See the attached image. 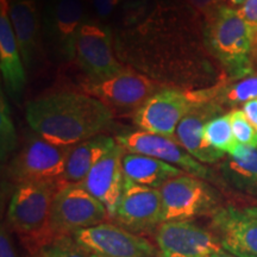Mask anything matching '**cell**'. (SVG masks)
<instances>
[{"mask_svg": "<svg viewBox=\"0 0 257 257\" xmlns=\"http://www.w3.org/2000/svg\"><path fill=\"white\" fill-rule=\"evenodd\" d=\"M257 99V75H248L233 83L213 86V100L221 106H234Z\"/></svg>", "mask_w": 257, "mask_h": 257, "instance_id": "obj_24", "label": "cell"}, {"mask_svg": "<svg viewBox=\"0 0 257 257\" xmlns=\"http://www.w3.org/2000/svg\"><path fill=\"white\" fill-rule=\"evenodd\" d=\"M125 149L117 143L96 165L93 167L81 185L107 208L110 217L115 210L123 194L125 176L123 157Z\"/></svg>", "mask_w": 257, "mask_h": 257, "instance_id": "obj_18", "label": "cell"}, {"mask_svg": "<svg viewBox=\"0 0 257 257\" xmlns=\"http://www.w3.org/2000/svg\"><path fill=\"white\" fill-rule=\"evenodd\" d=\"M162 197V223L189 220L202 214L214 213L216 192L202 179L182 174L168 180L160 188Z\"/></svg>", "mask_w": 257, "mask_h": 257, "instance_id": "obj_8", "label": "cell"}, {"mask_svg": "<svg viewBox=\"0 0 257 257\" xmlns=\"http://www.w3.org/2000/svg\"><path fill=\"white\" fill-rule=\"evenodd\" d=\"M115 146V140L102 134L73 146L60 179L61 184H81L93 167Z\"/></svg>", "mask_w": 257, "mask_h": 257, "instance_id": "obj_21", "label": "cell"}, {"mask_svg": "<svg viewBox=\"0 0 257 257\" xmlns=\"http://www.w3.org/2000/svg\"><path fill=\"white\" fill-rule=\"evenodd\" d=\"M115 220L134 233L148 232L162 224L160 189L146 187L125 179L123 194L115 210Z\"/></svg>", "mask_w": 257, "mask_h": 257, "instance_id": "obj_16", "label": "cell"}, {"mask_svg": "<svg viewBox=\"0 0 257 257\" xmlns=\"http://www.w3.org/2000/svg\"><path fill=\"white\" fill-rule=\"evenodd\" d=\"M124 0H92V8L99 22H106L112 18Z\"/></svg>", "mask_w": 257, "mask_h": 257, "instance_id": "obj_31", "label": "cell"}, {"mask_svg": "<svg viewBox=\"0 0 257 257\" xmlns=\"http://www.w3.org/2000/svg\"><path fill=\"white\" fill-rule=\"evenodd\" d=\"M36 257H89L72 236H60L41 246Z\"/></svg>", "mask_w": 257, "mask_h": 257, "instance_id": "obj_26", "label": "cell"}, {"mask_svg": "<svg viewBox=\"0 0 257 257\" xmlns=\"http://www.w3.org/2000/svg\"><path fill=\"white\" fill-rule=\"evenodd\" d=\"M210 87L182 89L163 87L133 114V121L141 131L160 135L175 141V131L182 118L199 102L210 101Z\"/></svg>", "mask_w": 257, "mask_h": 257, "instance_id": "obj_4", "label": "cell"}, {"mask_svg": "<svg viewBox=\"0 0 257 257\" xmlns=\"http://www.w3.org/2000/svg\"><path fill=\"white\" fill-rule=\"evenodd\" d=\"M10 19L25 66L31 67L40 55L43 21L35 0H10Z\"/></svg>", "mask_w": 257, "mask_h": 257, "instance_id": "obj_19", "label": "cell"}, {"mask_svg": "<svg viewBox=\"0 0 257 257\" xmlns=\"http://www.w3.org/2000/svg\"><path fill=\"white\" fill-rule=\"evenodd\" d=\"M156 243L159 257H211L220 248L211 231L191 220L162 223Z\"/></svg>", "mask_w": 257, "mask_h": 257, "instance_id": "obj_15", "label": "cell"}, {"mask_svg": "<svg viewBox=\"0 0 257 257\" xmlns=\"http://www.w3.org/2000/svg\"><path fill=\"white\" fill-rule=\"evenodd\" d=\"M75 61L86 82L104 81L125 69L114 50L113 34L110 27L99 21H87L78 34Z\"/></svg>", "mask_w": 257, "mask_h": 257, "instance_id": "obj_7", "label": "cell"}, {"mask_svg": "<svg viewBox=\"0 0 257 257\" xmlns=\"http://www.w3.org/2000/svg\"><path fill=\"white\" fill-rule=\"evenodd\" d=\"M70 148L51 144L40 136L29 140L10 163L9 174L18 185L36 181H60Z\"/></svg>", "mask_w": 257, "mask_h": 257, "instance_id": "obj_11", "label": "cell"}, {"mask_svg": "<svg viewBox=\"0 0 257 257\" xmlns=\"http://www.w3.org/2000/svg\"><path fill=\"white\" fill-rule=\"evenodd\" d=\"M243 112L253 126L257 128V99L245 102L243 105Z\"/></svg>", "mask_w": 257, "mask_h": 257, "instance_id": "obj_33", "label": "cell"}, {"mask_svg": "<svg viewBox=\"0 0 257 257\" xmlns=\"http://www.w3.org/2000/svg\"><path fill=\"white\" fill-rule=\"evenodd\" d=\"M60 186L57 180L18 185L8 210L11 226L24 236L40 237L51 233V207Z\"/></svg>", "mask_w": 257, "mask_h": 257, "instance_id": "obj_5", "label": "cell"}, {"mask_svg": "<svg viewBox=\"0 0 257 257\" xmlns=\"http://www.w3.org/2000/svg\"><path fill=\"white\" fill-rule=\"evenodd\" d=\"M85 0H49L42 17L44 40L60 62H73L80 29L87 21Z\"/></svg>", "mask_w": 257, "mask_h": 257, "instance_id": "obj_9", "label": "cell"}, {"mask_svg": "<svg viewBox=\"0 0 257 257\" xmlns=\"http://www.w3.org/2000/svg\"><path fill=\"white\" fill-rule=\"evenodd\" d=\"M205 141L224 154L232 155L239 146L231 127L230 114H220L207 121L202 130Z\"/></svg>", "mask_w": 257, "mask_h": 257, "instance_id": "obj_25", "label": "cell"}, {"mask_svg": "<svg viewBox=\"0 0 257 257\" xmlns=\"http://www.w3.org/2000/svg\"><path fill=\"white\" fill-rule=\"evenodd\" d=\"M0 257H18L8 231L4 227L0 232Z\"/></svg>", "mask_w": 257, "mask_h": 257, "instance_id": "obj_32", "label": "cell"}, {"mask_svg": "<svg viewBox=\"0 0 257 257\" xmlns=\"http://www.w3.org/2000/svg\"><path fill=\"white\" fill-rule=\"evenodd\" d=\"M113 34L120 62L163 87H205L199 31L204 19L186 3L126 0Z\"/></svg>", "mask_w": 257, "mask_h": 257, "instance_id": "obj_1", "label": "cell"}, {"mask_svg": "<svg viewBox=\"0 0 257 257\" xmlns=\"http://www.w3.org/2000/svg\"><path fill=\"white\" fill-rule=\"evenodd\" d=\"M81 87L83 92L105 102L111 108L136 111L163 86L126 66L123 72L110 79L99 82H83Z\"/></svg>", "mask_w": 257, "mask_h": 257, "instance_id": "obj_13", "label": "cell"}, {"mask_svg": "<svg viewBox=\"0 0 257 257\" xmlns=\"http://www.w3.org/2000/svg\"><path fill=\"white\" fill-rule=\"evenodd\" d=\"M230 3L232 5H243L245 0H230Z\"/></svg>", "mask_w": 257, "mask_h": 257, "instance_id": "obj_35", "label": "cell"}, {"mask_svg": "<svg viewBox=\"0 0 257 257\" xmlns=\"http://www.w3.org/2000/svg\"><path fill=\"white\" fill-rule=\"evenodd\" d=\"M9 106L4 100H2V112H0V118H2V155H8V154L14 149L16 142V133L15 125L12 123L11 117H10Z\"/></svg>", "mask_w": 257, "mask_h": 257, "instance_id": "obj_28", "label": "cell"}, {"mask_svg": "<svg viewBox=\"0 0 257 257\" xmlns=\"http://www.w3.org/2000/svg\"><path fill=\"white\" fill-rule=\"evenodd\" d=\"M184 2L204 19V23H206L216 15L220 6L225 5L223 4L224 0H184Z\"/></svg>", "mask_w": 257, "mask_h": 257, "instance_id": "obj_30", "label": "cell"}, {"mask_svg": "<svg viewBox=\"0 0 257 257\" xmlns=\"http://www.w3.org/2000/svg\"><path fill=\"white\" fill-rule=\"evenodd\" d=\"M211 257H236V256H233L232 253H230V252L225 251L224 249L219 248V249L216 250V251L213 252V255H212Z\"/></svg>", "mask_w": 257, "mask_h": 257, "instance_id": "obj_34", "label": "cell"}, {"mask_svg": "<svg viewBox=\"0 0 257 257\" xmlns=\"http://www.w3.org/2000/svg\"><path fill=\"white\" fill-rule=\"evenodd\" d=\"M72 237L89 257H159L157 249L146 238L105 221Z\"/></svg>", "mask_w": 257, "mask_h": 257, "instance_id": "obj_10", "label": "cell"}, {"mask_svg": "<svg viewBox=\"0 0 257 257\" xmlns=\"http://www.w3.org/2000/svg\"><path fill=\"white\" fill-rule=\"evenodd\" d=\"M224 179L242 192L257 193V148L239 144L220 165Z\"/></svg>", "mask_w": 257, "mask_h": 257, "instance_id": "obj_23", "label": "cell"}, {"mask_svg": "<svg viewBox=\"0 0 257 257\" xmlns=\"http://www.w3.org/2000/svg\"><path fill=\"white\" fill-rule=\"evenodd\" d=\"M28 124L41 138L59 147H73L108 128L113 110L85 92L57 91L27 106Z\"/></svg>", "mask_w": 257, "mask_h": 257, "instance_id": "obj_2", "label": "cell"}, {"mask_svg": "<svg viewBox=\"0 0 257 257\" xmlns=\"http://www.w3.org/2000/svg\"><path fill=\"white\" fill-rule=\"evenodd\" d=\"M108 216L107 208L81 184H61L51 207V234L72 236L104 223Z\"/></svg>", "mask_w": 257, "mask_h": 257, "instance_id": "obj_6", "label": "cell"}, {"mask_svg": "<svg viewBox=\"0 0 257 257\" xmlns=\"http://www.w3.org/2000/svg\"><path fill=\"white\" fill-rule=\"evenodd\" d=\"M23 63L10 19V0H0V70L6 88L14 96L21 94L27 83Z\"/></svg>", "mask_w": 257, "mask_h": 257, "instance_id": "obj_20", "label": "cell"}, {"mask_svg": "<svg viewBox=\"0 0 257 257\" xmlns=\"http://www.w3.org/2000/svg\"><path fill=\"white\" fill-rule=\"evenodd\" d=\"M157 2H162V3H185L184 0H157Z\"/></svg>", "mask_w": 257, "mask_h": 257, "instance_id": "obj_36", "label": "cell"}, {"mask_svg": "<svg viewBox=\"0 0 257 257\" xmlns=\"http://www.w3.org/2000/svg\"><path fill=\"white\" fill-rule=\"evenodd\" d=\"M211 227L225 251L236 257H257V207L229 205L218 208Z\"/></svg>", "mask_w": 257, "mask_h": 257, "instance_id": "obj_12", "label": "cell"}, {"mask_svg": "<svg viewBox=\"0 0 257 257\" xmlns=\"http://www.w3.org/2000/svg\"><path fill=\"white\" fill-rule=\"evenodd\" d=\"M205 24V41L208 50L232 80L251 74L253 68L252 38L238 10L220 6L216 15Z\"/></svg>", "mask_w": 257, "mask_h": 257, "instance_id": "obj_3", "label": "cell"}, {"mask_svg": "<svg viewBox=\"0 0 257 257\" xmlns=\"http://www.w3.org/2000/svg\"><path fill=\"white\" fill-rule=\"evenodd\" d=\"M223 106L214 100L199 102L182 118L175 131V141L188 154L201 163H216L225 154L211 147L205 141L202 130L205 124L221 114Z\"/></svg>", "mask_w": 257, "mask_h": 257, "instance_id": "obj_17", "label": "cell"}, {"mask_svg": "<svg viewBox=\"0 0 257 257\" xmlns=\"http://www.w3.org/2000/svg\"><path fill=\"white\" fill-rule=\"evenodd\" d=\"M115 142L124 148L125 152L161 160L195 178L202 180L210 178V170L206 167L188 154L176 141L168 137L138 130L119 135Z\"/></svg>", "mask_w": 257, "mask_h": 257, "instance_id": "obj_14", "label": "cell"}, {"mask_svg": "<svg viewBox=\"0 0 257 257\" xmlns=\"http://www.w3.org/2000/svg\"><path fill=\"white\" fill-rule=\"evenodd\" d=\"M238 12L248 25L250 34H251L253 50L257 57V0H245Z\"/></svg>", "mask_w": 257, "mask_h": 257, "instance_id": "obj_29", "label": "cell"}, {"mask_svg": "<svg viewBox=\"0 0 257 257\" xmlns=\"http://www.w3.org/2000/svg\"><path fill=\"white\" fill-rule=\"evenodd\" d=\"M229 114L237 142L246 147L257 148V128L250 123L243 110H232Z\"/></svg>", "mask_w": 257, "mask_h": 257, "instance_id": "obj_27", "label": "cell"}, {"mask_svg": "<svg viewBox=\"0 0 257 257\" xmlns=\"http://www.w3.org/2000/svg\"><path fill=\"white\" fill-rule=\"evenodd\" d=\"M123 172L125 179L156 189H160L168 180L185 174L184 170L163 161L133 153L124 155Z\"/></svg>", "mask_w": 257, "mask_h": 257, "instance_id": "obj_22", "label": "cell"}]
</instances>
